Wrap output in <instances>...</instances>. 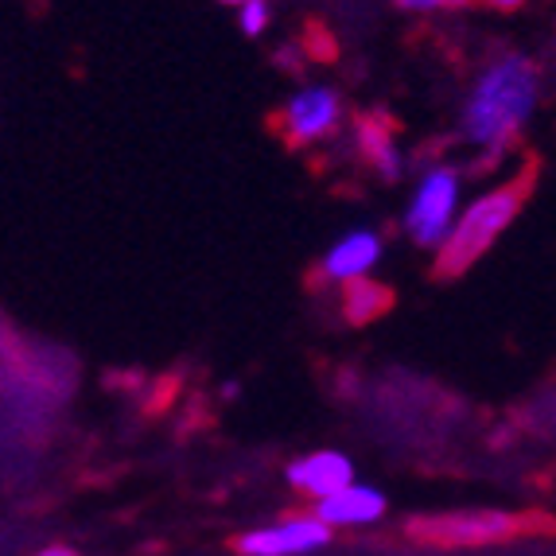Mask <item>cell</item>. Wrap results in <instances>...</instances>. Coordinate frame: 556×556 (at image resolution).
Returning a JSON list of instances; mask_svg holds the SVG:
<instances>
[{
  "label": "cell",
  "mask_w": 556,
  "mask_h": 556,
  "mask_svg": "<svg viewBox=\"0 0 556 556\" xmlns=\"http://www.w3.org/2000/svg\"><path fill=\"white\" fill-rule=\"evenodd\" d=\"M538 102V71L521 55L494 63L486 75L475 83L471 102L464 110V132L471 144L498 149L526 125Z\"/></svg>",
  "instance_id": "1"
},
{
  "label": "cell",
  "mask_w": 556,
  "mask_h": 556,
  "mask_svg": "<svg viewBox=\"0 0 556 556\" xmlns=\"http://www.w3.org/2000/svg\"><path fill=\"white\" fill-rule=\"evenodd\" d=\"M526 187L529 184L498 187L491 195H482L471 211H464V218L444 238V250L437 257V277H459L475 257H482V253L491 250V241L514 223Z\"/></svg>",
  "instance_id": "2"
},
{
  "label": "cell",
  "mask_w": 556,
  "mask_h": 556,
  "mask_svg": "<svg viewBox=\"0 0 556 556\" xmlns=\"http://www.w3.org/2000/svg\"><path fill=\"white\" fill-rule=\"evenodd\" d=\"M459 203V176L452 167H432L425 179H420L417 195L408 203L405 226L413 233V241L420 245H440L452 230V214Z\"/></svg>",
  "instance_id": "3"
},
{
  "label": "cell",
  "mask_w": 556,
  "mask_h": 556,
  "mask_svg": "<svg viewBox=\"0 0 556 556\" xmlns=\"http://www.w3.org/2000/svg\"><path fill=\"white\" fill-rule=\"evenodd\" d=\"M327 538H331V529L319 526L316 518H296V521H285V526L245 533V538L238 541V553H245V556H296V553H312V548L327 545Z\"/></svg>",
  "instance_id": "4"
},
{
  "label": "cell",
  "mask_w": 556,
  "mask_h": 556,
  "mask_svg": "<svg viewBox=\"0 0 556 556\" xmlns=\"http://www.w3.org/2000/svg\"><path fill=\"white\" fill-rule=\"evenodd\" d=\"M288 482L307 494H316V498L324 502V498H331V494L351 486L354 467L343 452H312V455H304L300 464L288 467Z\"/></svg>",
  "instance_id": "5"
},
{
  "label": "cell",
  "mask_w": 556,
  "mask_h": 556,
  "mask_svg": "<svg viewBox=\"0 0 556 556\" xmlns=\"http://www.w3.org/2000/svg\"><path fill=\"white\" fill-rule=\"evenodd\" d=\"M386 514V494L374 491V486H346V491L331 494V498L319 502L316 521L319 526H366V521L381 518Z\"/></svg>",
  "instance_id": "6"
},
{
  "label": "cell",
  "mask_w": 556,
  "mask_h": 556,
  "mask_svg": "<svg viewBox=\"0 0 556 556\" xmlns=\"http://www.w3.org/2000/svg\"><path fill=\"white\" fill-rule=\"evenodd\" d=\"M339 117V98H334L327 86H312V90L296 93L288 102V129L296 140H316L324 137L327 129Z\"/></svg>",
  "instance_id": "7"
},
{
  "label": "cell",
  "mask_w": 556,
  "mask_h": 556,
  "mask_svg": "<svg viewBox=\"0 0 556 556\" xmlns=\"http://www.w3.org/2000/svg\"><path fill=\"white\" fill-rule=\"evenodd\" d=\"M381 257V238L374 230H354L346 233L324 261V273L331 280H358L362 273H370Z\"/></svg>",
  "instance_id": "8"
},
{
  "label": "cell",
  "mask_w": 556,
  "mask_h": 556,
  "mask_svg": "<svg viewBox=\"0 0 556 556\" xmlns=\"http://www.w3.org/2000/svg\"><path fill=\"white\" fill-rule=\"evenodd\" d=\"M420 529L452 541H486V538H498V533H510L514 518H506V514H459V518H437L432 526H420Z\"/></svg>",
  "instance_id": "9"
},
{
  "label": "cell",
  "mask_w": 556,
  "mask_h": 556,
  "mask_svg": "<svg viewBox=\"0 0 556 556\" xmlns=\"http://www.w3.org/2000/svg\"><path fill=\"white\" fill-rule=\"evenodd\" d=\"M362 144H366V152H370V160L378 164V172L386 179H397L401 176V156H397V149H393V140L386 137V132H374V125H362Z\"/></svg>",
  "instance_id": "10"
},
{
  "label": "cell",
  "mask_w": 556,
  "mask_h": 556,
  "mask_svg": "<svg viewBox=\"0 0 556 556\" xmlns=\"http://www.w3.org/2000/svg\"><path fill=\"white\" fill-rule=\"evenodd\" d=\"M386 300H390V292H386V288L354 280L351 292H346V316H351V319H370V316H378V312H386Z\"/></svg>",
  "instance_id": "11"
},
{
  "label": "cell",
  "mask_w": 556,
  "mask_h": 556,
  "mask_svg": "<svg viewBox=\"0 0 556 556\" xmlns=\"http://www.w3.org/2000/svg\"><path fill=\"white\" fill-rule=\"evenodd\" d=\"M265 24H269V4H265V0H250V4H241V31H245V36L265 31Z\"/></svg>",
  "instance_id": "12"
},
{
  "label": "cell",
  "mask_w": 556,
  "mask_h": 556,
  "mask_svg": "<svg viewBox=\"0 0 556 556\" xmlns=\"http://www.w3.org/2000/svg\"><path fill=\"white\" fill-rule=\"evenodd\" d=\"M39 556H75L71 548H47V553H39Z\"/></svg>",
  "instance_id": "13"
}]
</instances>
